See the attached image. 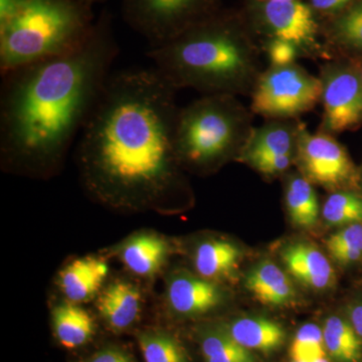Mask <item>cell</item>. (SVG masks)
I'll use <instances>...</instances> for the list:
<instances>
[{
	"label": "cell",
	"mask_w": 362,
	"mask_h": 362,
	"mask_svg": "<svg viewBox=\"0 0 362 362\" xmlns=\"http://www.w3.org/2000/svg\"><path fill=\"white\" fill-rule=\"evenodd\" d=\"M333 32L345 44L362 49V2L338 16Z\"/></svg>",
	"instance_id": "83f0119b"
},
{
	"label": "cell",
	"mask_w": 362,
	"mask_h": 362,
	"mask_svg": "<svg viewBox=\"0 0 362 362\" xmlns=\"http://www.w3.org/2000/svg\"><path fill=\"white\" fill-rule=\"evenodd\" d=\"M298 160L307 180L327 188H341L356 180V168L340 143L325 134L301 130Z\"/></svg>",
	"instance_id": "ba28073f"
},
{
	"label": "cell",
	"mask_w": 362,
	"mask_h": 362,
	"mask_svg": "<svg viewBox=\"0 0 362 362\" xmlns=\"http://www.w3.org/2000/svg\"><path fill=\"white\" fill-rule=\"evenodd\" d=\"M292 135L282 126H270L259 130L252 138L247 151V160L254 162L264 158L291 156Z\"/></svg>",
	"instance_id": "cb8c5ba5"
},
{
	"label": "cell",
	"mask_w": 362,
	"mask_h": 362,
	"mask_svg": "<svg viewBox=\"0 0 362 362\" xmlns=\"http://www.w3.org/2000/svg\"><path fill=\"white\" fill-rule=\"evenodd\" d=\"M110 272L108 262L99 256L74 259L61 271L59 287L66 301L83 304L103 290Z\"/></svg>",
	"instance_id": "5bb4252c"
},
{
	"label": "cell",
	"mask_w": 362,
	"mask_h": 362,
	"mask_svg": "<svg viewBox=\"0 0 362 362\" xmlns=\"http://www.w3.org/2000/svg\"><path fill=\"white\" fill-rule=\"evenodd\" d=\"M325 349L338 362H361L362 341L349 321L331 316L323 327Z\"/></svg>",
	"instance_id": "44dd1931"
},
{
	"label": "cell",
	"mask_w": 362,
	"mask_h": 362,
	"mask_svg": "<svg viewBox=\"0 0 362 362\" xmlns=\"http://www.w3.org/2000/svg\"><path fill=\"white\" fill-rule=\"evenodd\" d=\"M199 349L204 362H257L251 350L233 340L221 327L202 331Z\"/></svg>",
	"instance_id": "7402d4cb"
},
{
	"label": "cell",
	"mask_w": 362,
	"mask_h": 362,
	"mask_svg": "<svg viewBox=\"0 0 362 362\" xmlns=\"http://www.w3.org/2000/svg\"><path fill=\"white\" fill-rule=\"evenodd\" d=\"M118 54L110 14L66 54L1 74L0 154L4 168L56 173L92 115Z\"/></svg>",
	"instance_id": "7a4b0ae2"
},
{
	"label": "cell",
	"mask_w": 362,
	"mask_h": 362,
	"mask_svg": "<svg viewBox=\"0 0 362 362\" xmlns=\"http://www.w3.org/2000/svg\"><path fill=\"white\" fill-rule=\"evenodd\" d=\"M239 344L249 350L275 351L285 341V331L280 324L262 317H243L221 326Z\"/></svg>",
	"instance_id": "e0dca14e"
},
{
	"label": "cell",
	"mask_w": 362,
	"mask_h": 362,
	"mask_svg": "<svg viewBox=\"0 0 362 362\" xmlns=\"http://www.w3.org/2000/svg\"><path fill=\"white\" fill-rule=\"evenodd\" d=\"M323 329L308 323L297 331L290 349L293 361L312 362L325 357Z\"/></svg>",
	"instance_id": "4316f807"
},
{
	"label": "cell",
	"mask_w": 362,
	"mask_h": 362,
	"mask_svg": "<svg viewBox=\"0 0 362 362\" xmlns=\"http://www.w3.org/2000/svg\"><path fill=\"white\" fill-rule=\"evenodd\" d=\"M239 132L230 100L218 94L178 111L175 128L176 156L180 164L201 168L228 156Z\"/></svg>",
	"instance_id": "5b68a950"
},
{
	"label": "cell",
	"mask_w": 362,
	"mask_h": 362,
	"mask_svg": "<svg viewBox=\"0 0 362 362\" xmlns=\"http://www.w3.org/2000/svg\"><path fill=\"white\" fill-rule=\"evenodd\" d=\"M283 262L293 277L315 290L326 289L334 282V271L323 252L305 243L289 245L282 251Z\"/></svg>",
	"instance_id": "2e32d148"
},
{
	"label": "cell",
	"mask_w": 362,
	"mask_h": 362,
	"mask_svg": "<svg viewBox=\"0 0 362 362\" xmlns=\"http://www.w3.org/2000/svg\"><path fill=\"white\" fill-rule=\"evenodd\" d=\"M246 54L240 21L220 11L147 54L175 89L188 86L220 94L246 74Z\"/></svg>",
	"instance_id": "3957f363"
},
{
	"label": "cell",
	"mask_w": 362,
	"mask_h": 362,
	"mask_svg": "<svg viewBox=\"0 0 362 362\" xmlns=\"http://www.w3.org/2000/svg\"><path fill=\"white\" fill-rule=\"evenodd\" d=\"M323 93V83L296 66L269 71L255 92L252 109L266 116H295L310 110Z\"/></svg>",
	"instance_id": "52a82bcc"
},
{
	"label": "cell",
	"mask_w": 362,
	"mask_h": 362,
	"mask_svg": "<svg viewBox=\"0 0 362 362\" xmlns=\"http://www.w3.org/2000/svg\"><path fill=\"white\" fill-rule=\"evenodd\" d=\"M242 252L228 240L211 239L202 240L195 247L194 266L197 275L207 280L230 278L239 268Z\"/></svg>",
	"instance_id": "ac0fdd59"
},
{
	"label": "cell",
	"mask_w": 362,
	"mask_h": 362,
	"mask_svg": "<svg viewBox=\"0 0 362 362\" xmlns=\"http://www.w3.org/2000/svg\"><path fill=\"white\" fill-rule=\"evenodd\" d=\"M165 300L173 315L192 318L218 308L223 301V292L214 281L180 271L168 278Z\"/></svg>",
	"instance_id": "8fae6325"
},
{
	"label": "cell",
	"mask_w": 362,
	"mask_h": 362,
	"mask_svg": "<svg viewBox=\"0 0 362 362\" xmlns=\"http://www.w3.org/2000/svg\"><path fill=\"white\" fill-rule=\"evenodd\" d=\"M350 1L351 0H310L312 8L321 13H334Z\"/></svg>",
	"instance_id": "1f68e13d"
},
{
	"label": "cell",
	"mask_w": 362,
	"mask_h": 362,
	"mask_svg": "<svg viewBox=\"0 0 362 362\" xmlns=\"http://www.w3.org/2000/svg\"><path fill=\"white\" fill-rule=\"evenodd\" d=\"M259 1H293V0H259Z\"/></svg>",
	"instance_id": "e575fe53"
},
{
	"label": "cell",
	"mask_w": 362,
	"mask_h": 362,
	"mask_svg": "<svg viewBox=\"0 0 362 362\" xmlns=\"http://www.w3.org/2000/svg\"><path fill=\"white\" fill-rule=\"evenodd\" d=\"M246 287L255 299L267 306H285L295 297L289 278L272 262H262L252 269L246 279Z\"/></svg>",
	"instance_id": "d6986e66"
},
{
	"label": "cell",
	"mask_w": 362,
	"mask_h": 362,
	"mask_svg": "<svg viewBox=\"0 0 362 362\" xmlns=\"http://www.w3.org/2000/svg\"><path fill=\"white\" fill-rule=\"evenodd\" d=\"M326 247L338 263H356L362 258V223L344 226L326 240Z\"/></svg>",
	"instance_id": "484cf974"
},
{
	"label": "cell",
	"mask_w": 362,
	"mask_h": 362,
	"mask_svg": "<svg viewBox=\"0 0 362 362\" xmlns=\"http://www.w3.org/2000/svg\"><path fill=\"white\" fill-rule=\"evenodd\" d=\"M135 338L144 362H192L185 345L165 328L146 326L135 331Z\"/></svg>",
	"instance_id": "ffe728a7"
},
{
	"label": "cell",
	"mask_w": 362,
	"mask_h": 362,
	"mask_svg": "<svg viewBox=\"0 0 362 362\" xmlns=\"http://www.w3.org/2000/svg\"><path fill=\"white\" fill-rule=\"evenodd\" d=\"M52 330L54 340L69 351L89 346L97 335V323L81 304L65 301L52 311Z\"/></svg>",
	"instance_id": "9a60e30c"
},
{
	"label": "cell",
	"mask_w": 362,
	"mask_h": 362,
	"mask_svg": "<svg viewBox=\"0 0 362 362\" xmlns=\"http://www.w3.org/2000/svg\"><path fill=\"white\" fill-rule=\"evenodd\" d=\"M286 204L295 226L308 228L315 225L319 216L318 199L307 178H292L288 185Z\"/></svg>",
	"instance_id": "603a6c76"
},
{
	"label": "cell",
	"mask_w": 362,
	"mask_h": 362,
	"mask_svg": "<svg viewBox=\"0 0 362 362\" xmlns=\"http://www.w3.org/2000/svg\"><path fill=\"white\" fill-rule=\"evenodd\" d=\"M349 323L362 341V303L352 305L349 309Z\"/></svg>",
	"instance_id": "d6a6232c"
},
{
	"label": "cell",
	"mask_w": 362,
	"mask_h": 362,
	"mask_svg": "<svg viewBox=\"0 0 362 362\" xmlns=\"http://www.w3.org/2000/svg\"><path fill=\"white\" fill-rule=\"evenodd\" d=\"M361 80H362V78H361Z\"/></svg>",
	"instance_id": "8d00e7d4"
},
{
	"label": "cell",
	"mask_w": 362,
	"mask_h": 362,
	"mask_svg": "<svg viewBox=\"0 0 362 362\" xmlns=\"http://www.w3.org/2000/svg\"><path fill=\"white\" fill-rule=\"evenodd\" d=\"M124 20L151 47L169 42L220 9V0H123Z\"/></svg>",
	"instance_id": "8992f818"
},
{
	"label": "cell",
	"mask_w": 362,
	"mask_h": 362,
	"mask_svg": "<svg viewBox=\"0 0 362 362\" xmlns=\"http://www.w3.org/2000/svg\"><path fill=\"white\" fill-rule=\"evenodd\" d=\"M96 309L102 322L113 334L138 330L142 315V292L134 283L116 279L105 285L98 295Z\"/></svg>",
	"instance_id": "7c38bea8"
},
{
	"label": "cell",
	"mask_w": 362,
	"mask_h": 362,
	"mask_svg": "<svg viewBox=\"0 0 362 362\" xmlns=\"http://www.w3.org/2000/svg\"><path fill=\"white\" fill-rule=\"evenodd\" d=\"M175 90L154 66L112 74L78 137L83 183L97 201L163 209L180 187Z\"/></svg>",
	"instance_id": "6da1fadb"
},
{
	"label": "cell",
	"mask_w": 362,
	"mask_h": 362,
	"mask_svg": "<svg viewBox=\"0 0 362 362\" xmlns=\"http://www.w3.org/2000/svg\"><path fill=\"white\" fill-rule=\"evenodd\" d=\"M324 118L333 132L351 129L362 119V80L354 71L337 70L323 83Z\"/></svg>",
	"instance_id": "30bf717a"
},
{
	"label": "cell",
	"mask_w": 362,
	"mask_h": 362,
	"mask_svg": "<svg viewBox=\"0 0 362 362\" xmlns=\"http://www.w3.org/2000/svg\"><path fill=\"white\" fill-rule=\"evenodd\" d=\"M83 1L87 2V4H90V6H93V4H95V2H99L101 1V0H83Z\"/></svg>",
	"instance_id": "836d02e7"
},
{
	"label": "cell",
	"mask_w": 362,
	"mask_h": 362,
	"mask_svg": "<svg viewBox=\"0 0 362 362\" xmlns=\"http://www.w3.org/2000/svg\"><path fill=\"white\" fill-rule=\"evenodd\" d=\"M297 47L286 40L275 39L269 45V56L276 66L291 65L296 58Z\"/></svg>",
	"instance_id": "f546056e"
},
{
	"label": "cell",
	"mask_w": 362,
	"mask_h": 362,
	"mask_svg": "<svg viewBox=\"0 0 362 362\" xmlns=\"http://www.w3.org/2000/svg\"><path fill=\"white\" fill-rule=\"evenodd\" d=\"M124 267L136 277L151 279L163 269L170 256L165 238L151 230L133 233L115 250Z\"/></svg>",
	"instance_id": "4fadbf2b"
},
{
	"label": "cell",
	"mask_w": 362,
	"mask_h": 362,
	"mask_svg": "<svg viewBox=\"0 0 362 362\" xmlns=\"http://www.w3.org/2000/svg\"><path fill=\"white\" fill-rule=\"evenodd\" d=\"M262 23L275 39L286 40L296 47H309L316 42L318 25L313 8L308 4L293 1L256 2Z\"/></svg>",
	"instance_id": "9c48e42d"
},
{
	"label": "cell",
	"mask_w": 362,
	"mask_h": 362,
	"mask_svg": "<svg viewBox=\"0 0 362 362\" xmlns=\"http://www.w3.org/2000/svg\"><path fill=\"white\" fill-rule=\"evenodd\" d=\"M322 216L330 226L362 223V197L354 192H335L324 204Z\"/></svg>",
	"instance_id": "d4e9b609"
},
{
	"label": "cell",
	"mask_w": 362,
	"mask_h": 362,
	"mask_svg": "<svg viewBox=\"0 0 362 362\" xmlns=\"http://www.w3.org/2000/svg\"><path fill=\"white\" fill-rule=\"evenodd\" d=\"M290 164H291V156H281L261 159L254 162L252 165L266 175H276L285 171L289 168Z\"/></svg>",
	"instance_id": "4dcf8cb0"
},
{
	"label": "cell",
	"mask_w": 362,
	"mask_h": 362,
	"mask_svg": "<svg viewBox=\"0 0 362 362\" xmlns=\"http://www.w3.org/2000/svg\"><path fill=\"white\" fill-rule=\"evenodd\" d=\"M293 362H297V361H293ZM312 362H329V361H328L327 359L325 358V357H323V358L317 359V361H312Z\"/></svg>",
	"instance_id": "d590c367"
},
{
	"label": "cell",
	"mask_w": 362,
	"mask_h": 362,
	"mask_svg": "<svg viewBox=\"0 0 362 362\" xmlns=\"http://www.w3.org/2000/svg\"><path fill=\"white\" fill-rule=\"evenodd\" d=\"M92 7L83 0H21L0 16V73L80 47L96 23Z\"/></svg>",
	"instance_id": "277c9868"
},
{
	"label": "cell",
	"mask_w": 362,
	"mask_h": 362,
	"mask_svg": "<svg viewBox=\"0 0 362 362\" xmlns=\"http://www.w3.org/2000/svg\"><path fill=\"white\" fill-rule=\"evenodd\" d=\"M80 362H138L125 345L117 342L104 343Z\"/></svg>",
	"instance_id": "f1b7e54d"
}]
</instances>
